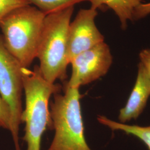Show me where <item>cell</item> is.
Instances as JSON below:
<instances>
[{"label": "cell", "mask_w": 150, "mask_h": 150, "mask_svg": "<svg viewBox=\"0 0 150 150\" xmlns=\"http://www.w3.org/2000/svg\"><path fill=\"white\" fill-rule=\"evenodd\" d=\"M16 58L8 51L0 34V96L10 109V132L15 150H21L19 131L23 112V69Z\"/></svg>", "instance_id": "5"}, {"label": "cell", "mask_w": 150, "mask_h": 150, "mask_svg": "<svg viewBox=\"0 0 150 150\" xmlns=\"http://www.w3.org/2000/svg\"><path fill=\"white\" fill-rule=\"evenodd\" d=\"M150 14V2L141 4L134 10L133 19L139 20Z\"/></svg>", "instance_id": "14"}, {"label": "cell", "mask_w": 150, "mask_h": 150, "mask_svg": "<svg viewBox=\"0 0 150 150\" xmlns=\"http://www.w3.org/2000/svg\"><path fill=\"white\" fill-rule=\"evenodd\" d=\"M0 127H1V126H0Z\"/></svg>", "instance_id": "16"}, {"label": "cell", "mask_w": 150, "mask_h": 150, "mask_svg": "<svg viewBox=\"0 0 150 150\" xmlns=\"http://www.w3.org/2000/svg\"><path fill=\"white\" fill-rule=\"evenodd\" d=\"M138 67L134 87L126 105L120 111L118 120L120 123L138 118L143 112L150 96V76L140 62Z\"/></svg>", "instance_id": "8"}, {"label": "cell", "mask_w": 150, "mask_h": 150, "mask_svg": "<svg viewBox=\"0 0 150 150\" xmlns=\"http://www.w3.org/2000/svg\"><path fill=\"white\" fill-rule=\"evenodd\" d=\"M97 120L100 123L106 126L112 131H121L126 134L136 137L150 150V126L143 127L138 125H127L113 121L104 116H98Z\"/></svg>", "instance_id": "10"}, {"label": "cell", "mask_w": 150, "mask_h": 150, "mask_svg": "<svg viewBox=\"0 0 150 150\" xmlns=\"http://www.w3.org/2000/svg\"><path fill=\"white\" fill-rule=\"evenodd\" d=\"M97 11L81 9L71 22L68 30L67 54L69 61L76 56L104 42V37L95 24Z\"/></svg>", "instance_id": "7"}, {"label": "cell", "mask_w": 150, "mask_h": 150, "mask_svg": "<svg viewBox=\"0 0 150 150\" xmlns=\"http://www.w3.org/2000/svg\"><path fill=\"white\" fill-rule=\"evenodd\" d=\"M142 0H89L92 10L111 9L118 16L123 30L127 26V22L133 21L136 8Z\"/></svg>", "instance_id": "9"}, {"label": "cell", "mask_w": 150, "mask_h": 150, "mask_svg": "<svg viewBox=\"0 0 150 150\" xmlns=\"http://www.w3.org/2000/svg\"><path fill=\"white\" fill-rule=\"evenodd\" d=\"M27 5L26 0H0V21L11 11Z\"/></svg>", "instance_id": "12"}, {"label": "cell", "mask_w": 150, "mask_h": 150, "mask_svg": "<svg viewBox=\"0 0 150 150\" xmlns=\"http://www.w3.org/2000/svg\"><path fill=\"white\" fill-rule=\"evenodd\" d=\"M23 82L25 108L21 122L25 127L22 139L27 144V150H41L43 133L51 125L50 98L59 92L61 87L45 80L38 65L33 70L23 68Z\"/></svg>", "instance_id": "1"}, {"label": "cell", "mask_w": 150, "mask_h": 150, "mask_svg": "<svg viewBox=\"0 0 150 150\" xmlns=\"http://www.w3.org/2000/svg\"><path fill=\"white\" fill-rule=\"evenodd\" d=\"M140 63L143 65L150 77V48L142 50L139 53Z\"/></svg>", "instance_id": "15"}, {"label": "cell", "mask_w": 150, "mask_h": 150, "mask_svg": "<svg viewBox=\"0 0 150 150\" xmlns=\"http://www.w3.org/2000/svg\"><path fill=\"white\" fill-rule=\"evenodd\" d=\"M79 88L65 85L64 93L54 95L50 110L54 139L47 150H92L86 142Z\"/></svg>", "instance_id": "4"}, {"label": "cell", "mask_w": 150, "mask_h": 150, "mask_svg": "<svg viewBox=\"0 0 150 150\" xmlns=\"http://www.w3.org/2000/svg\"><path fill=\"white\" fill-rule=\"evenodd\" d=\"M46 15L27 5L11 11L0 21L4 44L22 66L28 69L36 58Z\"/></svg>", "instance_id": "3"}, {"label": "cell", "mask_w": 150, "mask_h": 150, "mask_svg": "<svg viewBox=\"0 0 150 150\" xmlns=\"http://www.w3.org/2000/svg\"><path fill=\"white\" fill-rule=\"evenodd\" d=\"M11 115L10 109L0 96V125L1 127L10 131Z\"/></svg>", "instance_id": "13"}, {"label": "cell", "mask_w": 150, "mask_h": 150, "mask_svg": "<svg viewBox=\"0 0 150 150\" xmlns=\"http://www.w3.org/2000/svg\"><path fill=\"white\" fill-rule=\"evenodd\" d=\"M74 11L70 6L45 16L36 58L44 79L51 83L67 77L68 30Z\"/></svg>", "instance_id": "2"}, {"label": "cell", "mask_w": 150, "mask_h": 150, "mask_svg": "<svg viewBox=\"0 0 150 150\" xmlns=\"http://www.w3.org/2000/svg\"><path fill=\"white\" fill-rule=\"evenodd\" d=\"M30 5H33L46 15L60 11L82 2L89 0H26Z\"/></svg>", "instance_id": "11"}, {"label": "cell", "mask_w": 150, "mask_h": 150, "mask_svg": "<svg viewBox=\"0 0 150 150\" xmlns=\"http://www.w3.org/2000/svg\"><path fill=\"white\" fill-rule=\"evenodd\" d=\"M112 59L110 48L105 42L79 54L70 61L72 73L66 85L80 88L99 79L108 72Z\"/></svg>", "instance_id": "6"}]
</instances>
